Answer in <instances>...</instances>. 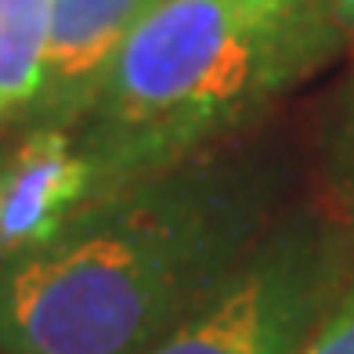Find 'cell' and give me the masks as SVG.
<instances>
[{"instance_id":"obj_6","label":"cell","mask_w":354,"mask_h":354,"mask_svg":"<svg viewBox=\"0 0 354 354\" xmlns=\"http://www.w3.org/2000/svg\"><path fill=\"white\" fill-rule=\"evenodd\" d=\"M51 0H0V123L26 116L40 91Z\"/></svg>"},{"instance_id":"obj_3","label":"cell","mask_w":354,"mask_h":354,"mask_svg":"<svg viewBox=\"0 0 354 354\" xmlns=\"http://www.w3.org/2000/svg\"><path fill=\"white\" fill-rule=\"evenodd\" d=\"M354 282V224L297 214L253 243L221 289L149 354H304Z\"/></svg>"},{"instance_id":"obj_1","label":"cell","mask_w":354,"mask_h":354,"mask_svg":"<svg viewBox=\"0 0 354 354\" xmlns=\"http://www.w3.org/2000/svg\"><path fill=\"white\" fill-rule=\"evenodd\" d=\"M268 177L192 159L91 196L44 243L0 257L8 354H149L264 235Z\"/></svg>"},{"instance_id":"obj_7","label":"cell","mask_w":354,"mask_h":354,"mask_svg":"<svg viewBox=\"0 0 354 354\" xmlns=\"http://www.w3.org/2000/svg\"><path fill=\"white\" fill-rule=\"evenodd\" d=\"M304 354H354V282L311 336Z\"/></svg>"},{"instance_id":"obj_5","label":"cell","mask_w":354,"mask_h":354,"mask_svg":"<svg viewBox=\"0 0 354 354\" xmlns=\"http://www.w3.org/2000/svg\"><path fill=\"white\" fill-rule=\"evenodd\" d=\"M94 196V167L66 127H26L0 152V257L44 243Z\"/></svg>"},{"instance_id":"obj_4","label":"cell","mask_w":354,"mask_h":354,"mask_svg":"<svg viewBox=\"0 0 354 354\" xmlns=\"http://www.w3.org/2000/svg\"><path fill=\"white\" fill-rule=\"evenodd\" d=\"M156 0H51L40 91L26 109V127H66L87 116L112 58Z\"/></svg>"},{"instance_id":"obj_2","label":"cell","mask_w":354,"mask_h":354,"mask_svg":"<svg viewBox=\"0 0 354 354\" xmlns=\"http://www.w3.org/2000/svg\"><path fill=\"white\" fill-rule=\"evenodd\" d=\"M340 33L329 0H156L73 131L94 196L203 159L326 66Z\"/></svg>"},{"instance_id":"obj_8","label":"cell","mask_w":354,"mask_h":354,"mask_svg":"<svg viewBox=\"0 0 354 354\" xmlns=\"http://www.w3.org/2000/svg\"><path fill=\"white\" fill-rule=\"evenodd\" d=\"M333 8H336L344 26H354V0H333Z\"/></svg>"}]
</instances>
